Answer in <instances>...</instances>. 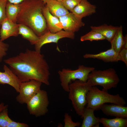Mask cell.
<instances>
[{"label": "cell", "mask_w": 127, "mask_h": 127, "mask_svg": "<svg viewBox=\"0 0 127 127\" xmlns=\"http://www.w3.org/2000/svg\"><path fill=\"white\" fill-rule=\"evenodd\" d=\"M83 57L85 58L97 59L106 62H117L121 61L118 54L111 48L106 51L97 54H86Z\"/></svg>", "instance_id": "obj_15"}, {"label": "cell", "mask_w": 127, "mask_h": 127, "mask_svg": "<svg viewBox=\"0 0 127 127\" xmlns=\"http://www.w3.org/2000/svg\"><path fill=\"white\" fill-rule=\"evenodd\" d=\"M42 12L49 31L55 33L62 30V26L59 18L51 14L45 6L43 8Z\"/></svg>", "instance_id": "obj_16"}, {"label": "cell", "mask_w": 127, "mask_h": 127, "mask_svg": "<svg viewBox=\"0 0 127 127\" xmlns=\"http://www.w3.org/2000/svg\"><path fill=\"white\" fill-rule=\"evenodd\" d=\"M45 6L51 14L58 18L69 12L62 2L56 0H47Z\"/></svg>", "instance_id": "obj_17"}, {"label": "cell", "mask_w": 127, "mask_h": 127, "mask_svg": "<svg viewBox=\"0 0 127 127\" xmlns=\"http://www.w3.org/2000/svg\"><path fill=\"white\" fill-rule=\"evenodd\" d=\"M96 7L87 0H82L71 12L75 16L82 19L83 17L95 13Z\"/></svg>", "instance_id": "obj_14"}, {"label": "cell", "mask_w": 127, "mask_h": 127, "mask_svg": "<svg viewBox=\"0 0 127 127\" xmlns=\"http://www.w3.org/2000/svg\"><path fill=\"white\" fill-rule=\"evenodd\" d=\"M64 30L75 33L84 26L85 23L71 12L59 18Z\"/></svg>", "instance_id": "obj_10"}, {"label": "cell", "mask_w": 127, "mask_h": 127, "mask_svg": "<svg viewBox=\"0 0 127 127\" xmlns=\"http://www.w3.org/2000/svg\"><path fill=\"white\" fill-rule=\"evenodd\" d=\"M12 120L8 116V108L0 112V127H7Z\"/></svg>", "instance_id": "obj_25"}, {"label": "cell", "mask_w": 127, "mask_h": 127, "mask_svg": "<svg viewBox=\"0 0 127 127\" xmlns=\"http://www.w3.org/2000/svg\"><path fill=\"white\" fill-rule=\"evenodd\" d=\"M19 33L24 39L28 41L32 45H35L38 41L39 37L28 27L19 24Z\"/></svg>", "instance_id": "obj_20"}, {"label": "cell", "mask_w": 127, "mask_h": 127, "mask_svg": "<svg viewBox=\"0 0 127 127\" xmlns=\"http://www.w3.org/2000/svg\"><path fill=\"white\" fill-rule=\"evenodd\" d=\"M64 121V127H79L81 125V123L79 122L73 121L71 116L67 113H65Z\"/></svg>", "instance_id": "obj_26"}, {"label": "cell", "mask_w": 127, "mask_h": 127, "mask_svg": "<svg viewBox=\"0 0 127 127\" xmlns=\"http://www.w3.org/2000/svg\"><path fill=\"white\" fill-rule=\"evenodd\" d=\"M87 106L94 111L99 110L103 104L107 103H113L122 106L126 104V102L118 94L112 95L108 91L101 90L97 87L92 86L86 96Z\"/></svg>", "instance_id": "obj_4"}, {"label": "cell", "mask_w": 127, "mask_h": 127, "mask_svg": "<svg viewBox=\"0 0 127 127\" xmlns=\"http://www.w3.org/2000/svg\"><path fill=\"white\" fill-rule=\"evenodd\" d=\"M19 26V24L6 18L2 23L0 29V40L3 41L10 37L18 36Z\"/></svg>", "instance_id": "obj_12"}, {"label": "cell", "mask_w": 127, "mask_h": 127, "mask_svg": "<svg viewBox=\"0 0 127 127\" xmlns=\"http://www.w3.org/2000/svg\"><path fill=\"white\" fill-rule=\"evenodd\" d=\"M56 0L62 2L63 0Z\"/></svg>", "instance_id": "obj_34"}, {"label": "cell", "mask_w": 127, "mask_h": 127, "mask_svg": "<svg viewBox=\"0 0 127 127\" xmlns=\"http://www.w3.org/2000/svg\"><path fill=\"white\" fill-rule=\"evenodd\" d=\"M42 83L40 81L34 80L21 82L19 94L16 98L17 101L21 104H26L41 90Z\"/></svg>", "instance_id": "obj_8"}, {"label": "cell", "mask_w": 127, "mask_h": 127, "mask_svg": "<svg viewBox=\"0 0 127 127\" xmlns=\"http://www.w3.org/2000/svg\"><path fill=\"white\" fill-rule=\"evenodd\" d=\"M4 62L21 82L34 80L50 85L49 67L40 52L27 49L16 56L5 59Z\"/></svg>", "instance_id": "obj_1"}, {"label": "cell", "mask_w": 127, "mask_h": 127, "mask_svg": "<svg viewBox=\"0 0 127 127\" xmlns=\"http://www.w3.org/2000/svg\"><path fill=\"white\" fill-rule=\"evenodd\" d=\"M49 103L47 92L41 89L26 104L29 114L38 117L44 115L48 112Z\"/></svg>", "instance_id": "obj_7"}, {"label": "cell", "mask_w": 127, "mask_h": 127, "mask_svg": "<svg viewBox=\"0 0 127 127\" xmlns=\"http://www.w3.org/2000/svg\"><path fill=\"white\" fill-rule=\"evenodd\" d=\"M119 27L114 26L106 24L97 26H91V30H94L100 33L108 41L111 42Z\"/></svg>", "instance_id": "obj_19"}, {"label": "cell", "mask_w": 127, "mask_h": 127, "mask_svg": "<svg viewBox=\"0 0 127 127\" xmlns=\"http://www.w3.org/2000/svg\"><path fill=\"white\" fill-rule=\"evenodd\" d=\"M29 125L27 124L16 122L12 120L9 123L7 127H28Z\"/></svg>", "instance_id": "obj_31"}, {"label": "cell", "mask_w": 127, "mask_h": 127, "mask_svg": "<svg viewBox=\"0 0 127 127\" xmlns=\"http://www.w3.org/2000/svg\"><path fill=\"white\" fill-rule=\"evenodd\" d=\"M119 81L115 70L110 68L103 70L95 69L89 74L87 81L92 86H100L103 87L102 90L108 91L116 87Z\"/></svg>", "instance_id": "obj_5"}, {"label": "cell", "mask_w": 127, "mask_h": 127, "mask_svg": "<svg viewBox=\"0 0 127 127\" xmlns=\"http://www.w3.org/2000/svg\"><path fill=\"white\" fill-rule=\"evenodd\" d=\"M42 0H29L20 4L16 23L31 28L39 37L49 31L42 9L45 6Z\"/></svg>", "instance_id": "obj_2"}, {"label": "cell", "mask_w": 127, "mask_h": 127, "mask_svg": "<svg viewBox=\"0 0 127 127\" xmlns=\"http://www.w3.org/2000/svg\"><path fill=\"white\" fill-rule=\"evenodd\" d=\"M99 122L104 127H127V119L116 117L112 119L102 118Z\"/></svg>", "instance_id": "obj_22"}, {"label": "cell", "mask_w": 127, "mask_h": 127, "mask_svg": "<svg viewBox=\"0 0 127 127\" xmlns=\"http://www.w3.org/2000/svg\"><path fill=\"white\" fill-rule=\"evenodd\" d=\"M7 1L14 4H20L23 2L29 0H6Z\"/></svg>", "instance_id": "obj_32"}, {"label": "cell", "mask_w": 127, "mask_h": 127, "mask_svg": "<svg viewBox=\"0 0 127 127\" xmlns=\"http://www.w3.org/2000/svg\"><path fill=\"white\" fill-rule=\"evenodd\" d=\"M105 39V38L101 34L92 30L81 36L80 38V41L82 42L87 40L98 41Z\"/></svg>", "instance_id": "obj_24"}, {"label": "cell", "mask_w": 127, "mask_h": 127, "mask_svg": "<svg viewBox=\"0 0 127 127\" xmlns=\"http://www.w3.org/2000/svg\"><path fill=\"white\" fill-rule=\"evenodd\" d=\"M95 69L93 67H87L83 65L79 66L75 70L63 68L59 71V75L61 86L65 91L68 92L69 84L72 81L78 80L86 82L90 73Z\"/></svg>", "instance_id": "obj_6"}, {"label": "cell", "mask_w": 127, "mask_h": 127, "mask_svg": "<svg viewBox=\"0 0 127 127\" xmlns=\"http://www.w3.org/2000/svg\"><path fill=\"white\" fill-rule=\"evenodd\" d=\"M121 61L127 65V48H123L118 53Z\"/></svg>", "instance_id": "obj_30"}, {"label": "cell", "mask_w": 127, "mask_h": 127, "mask_svg": "<svg viewBox=\"0 0 127 127\" xmlns=\"http://www.w3.org/2000/svg\"><path fill=\"white\" fill-rule=\"evenodd\" d=\"M92 87L88 81L78 80L69 84L68 98L76 113L82 117L87 104V94Z\"/></svg>", "instance_id": "obj_3"}, {"label": "cell", "mask_w": 127, "mask_h": 127, "mask_svg": "<svg viewBox=\"0 0 127 127\" xmlns=\"http://www.w3.org/2000/svg\"><path fill=\"white\" fill-rule=\"evenodd\" d=\"M100 110L107 116L127 119V106L115 104L105 103L101 106Z\"/></svg>", "instance_id": "obj_13"}, {"label": "cell", "mask_w": 127, "mask_h": 127, "mask_svg": "<svg viewBox=\"0 0 127 127\" xmlns=\"http://www.w3.org/2000/svg\"><path fill=\"white\" fill-rule=\"evenodd\" d=\"M82 0H63L62 2L64 6L71 12Z\"/></svg>", "instance_id": "obj_27"}, {"label": "cell", "mask_w": 127, "mask_h": 127, "mask_svg": "<svg viewBox=\"0 0 127 127\" xmlns=\"http://www.w3.org/2000/svg\"><path fill=\"white\" fill-rule=\"evenodd\" d=\"M7 2L6 0H0V29L2 23L6 18L5 7Z\"/></svg>", "instance_id": "obj_28"}, {"label": "cell", "mask_w": 127, "mask_h": 127, "mask_svg": "<svg viewBox=\"0 0 127 127\" xmlns=\"http://www.w3.org/2000/svg\"><path fill=\"white\" fill-rule=\"evenodd\" d=\"M125 38L123 34L122 26L119 27L113 39L110 42L111 47L118 54L123 48Z\"/></svg>", "instance_id": "obj_21"}, {"label": "cell", "mask_w": 127, "mask_h": 127, "mask_svg": "<svg viewBox=\"0 0 127 127\" xmlns=\"http://www.w3.org/2000/svg\"><path fill=\"white\" fill-rule=\"evenodd\" d=\"M20 9V4H13L7 1L5 7L6 18L12 22L16 23Z\"/></svg>", "instance_id": "obj_23"}, {"label": "cell", "mask_w": 127, "mask_h": 127, "mask_svg": "<svg viewBox=\"0 0 127 127\" xmlns=\"http://www.w3.org/2000/svg\"><path fill=\"white\" fill-rule=\"evenodd\" d=\"M75 38V33L61 30L56 33L49 31L39 37V39L34 45L35 50L40 52L42 47L44 44L52 43H57L59 40L64 38L73 39Z\"/></svg>", "instance_id": "obj_9"}, {"label": "cell", "mask_w": 127, "mask_h": 127, "mask_svg": "<svg viewBox=\"0 0 127 127\" xmlns=\"http://www.w3.org/2000/svg\"><path fill=\"white\" fill-rule=\"evenodd\" d=\"M9 47L8 44L3 42L0 39V63L7 55Z\"/></svg>", "instance_id": "obj_29"}, {"label": "cell", "mask_w": 127, "mask_h": 127, "mask_svg": "<svg viewBox=\"0 0 127 127\" xmlns=\"http://www.w3.org/2000/svg\"><path fill=\"white\" fill-rule=\"evenodd\" d=\"M42 0L44 1V3L45 4L47 0Z\"/></svg>", "instance_id": "obj_35"}, {"label": "cell", "mask_w": 127, "mask_h": 127, "mask_svg": "<svg viewBox=\"0 0 127 127\" xmlns=\"http://www.w3.org/2000/svg\"><path fill=\"white\" fill-rule=\"evenodd\" d=\"M4 72L0 71V84L9 85L13 87L18 93L21 82L9 67L4 65Z\"/></svg>", "instance_id": "obj_11"}, {"label": "cell", "mask_w": 127, "mask_h": 127, "mask_svg": "<svg viewBox=\"0 0 127 127\" xmlns=\"http://www.w3.org/2000/svg\"><path fill=\"white\" fill-rule=\"evenodd\" d=\"M8 105H5L3 103H0V112L2 111L4 109L8 108Z\"/></svg>", "instance_id": "obj_33"}, {"label": "cell", "mask_w": 127, "mask_h": 127, "mask_svg": "<svg viewBox=\"0 0 127 127\" xmlns=\"http://www.w3.org/2000/svg\"><path fill=\"white\" fill-rule=\"evenodd\" d=\"M95 111L93 109L86 107H85L82 118L83 121L81 127H99L100 119L95 116Z\"/></svg>", "instance_id": "obj_18"}]
</instances>
